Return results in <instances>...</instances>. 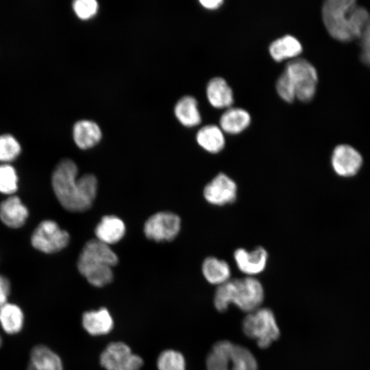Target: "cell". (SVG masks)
Masks as SVG:
<instances>
[{
  "instance_id": "obj_1",
  "label": "cell",
  "mask_w": 370,
  "mask_h": 370,
  "mask_svg": "<svg viewBox=\"0 0 370 370\" xmlns=\"http://www.w3.org/2000/svg\"><path fill=\"white\" fill-rule=\"evenodd\" d=\"M77 166L70 159H63L55 167L51 184L54 193L64 208L84 212L92 205L97 191V180L92 174L77 178Z\"/></svg>"
},
{
  "instance_id": "obj_2",
  "label": "cell",
  "mask_w": 370,
  "mask_h": 370,
  "mask_svg": "<svg viewBox=\"0 0 370 370\" xmlns=\"http://www.w3.org/2000/svg\"><path fill=\"white\" fill-rule=\"evenodd\" d=\"M321 12L328 32L341 42L358 39L370 14L353 0H328Z\"/></svg>"
},
{
  "instance_id": "obj_3",
  "label": "cell",
  "mask_w": 370,
  "mask_h": 370,
  "mask_svg": "<svg viewBox=\"0 0 370 370\" xmlns=\"http://www.w3.org/2000/svg\"><path fill=\"white\" fill-rule=\"evenodd\" d=\"M264 297L262 283L253 276H247L230 279L218 286L213 303L219 312H225L230 304H234L243 312L249 313L260 307Z\"/></svg>"
},
{
  "instance_id": "obj_4",
  "label": "cell",
  "mask_w": 370,
  "mask_h": 370,
  "mask_svg": "<svg viewBox=\"0 0 370 370\" xmlns=\"http://www.w3.org/2000/svg\"><path fill=\"white\" fill-rule=\"evenodd\" d=\"M117 263L118 257L109 245L92 239L84 245L79 256L77 269L91 285L102 287L112 281V267Z\"/></svg>"
},
{
  "instance_id": "obj_5",
  "label": "cell",
  "mask_w": 370,
  "mask_h": 370,
  "mask_svg": "<svg viewBox=\"0 0 370 370\" xmlns=\"http://www.w3.org/2000/svg\"><path fill=\"white\" fill-rule=\"evenodd\" d=\"M242 330L261 349L268 348L280 336L275 314L269 308L260 307L247 313L242 321Z\"/></svg>"
},
{
  "instance_id": "obj_6",
  "label": "cell",
  "mask_w": 370,
  "mask_h": 370,
  "mask_svg": "<svg viewBox=\"0 0 370 370\" xmlns=\"http://www.w3.org/2000/svg\"><path fill=\"white\" fill-rule=\"evenodd\" d=\"M299 101H310L317 89L318 75L314 66L307 60L296 58L288 61L284 70Z\"/></svg>"
},
{
  "instance_id": "obj_7",
  "label": "cell",
  "mask_w": 370,
  "mask_h": 370,
  "mask_svg": "<svg viewBox=\"0 0 370 370\" xmlns=\"http://www.w3.org/2000/svg\"><path fill=\"white\" fill-rule=\"evenodd\" d=\"M69 240V233L52 220H45L40 223L31 237L32 246L46 254L61 251L67 246Z\"/></svg>"
},
{
  "instance_id": "obj_8",
  "label": "cell",
  "mask_w": 370,
  "mask_h": 370,
  "mask_svg": "<svg viewBox=\"0 0 370 370\" xmlns=\"http://www.w3.org/2000/svg\"><path fill=\"white\" fill-rule=\"evenodd\" d=\"M99 362L106 370H139L143 360L126 343L117 341L106 346L100 354Z\"/></svg>"
},
{
  "instance_id": "obj_9",
  "label": "cell",
  "mask_w": 370,
  "mask_h": 370,
  "mask_svg": "<svg viewBox=\"0 0 370 370\" xmlns=\"http://www.w3.org/2000/svg\"><path fill=\"white\" fill-rule=\"evenodd\" d=\"M181 227L179 216L171 212H159L151 215L145 223L146 237L156 242L171 241L178 234Z\"/></svg>"
},
{
  "instance_id": "obj_10",
  "label": "cell",
  "mask_w": 370,
  "mask_h": 370,
  "mask_svg": "<svg viewBox=\"0 0 370 370\" xmlns=\"http://www.w3.org/2000/svg\"><path fill=\"white\" fill-rule=\"evenodd\" d=\"M362 164L363 158L360 153L349 145H338L332 151L331 166L340 177H351L356 175Z\"/></svg>"
},
{
  "instance_id": "obj_11",
  "label": "cell",
  "mask_w": 370,
  "mask_h": 370,
  "mask_svg": "<svg viewBox=\"0 0 370 370\" xmlns=\"http://www.w3.org/2000/svg\"><path fill=\"white\" fill-rule=\"evenodd\" d=\"M204 196L210 204L221 206L233 203L237 196V185L224 173H218L204 187Z\"/></svg>"
},
{
  "instance_id": "obj_12",
  "label": "cell",
  "mask_w": 370,
  "mask_h": 370,
  "mask_svg": "<svg viewBox=\"0 0 370 370\" xmlns=\"http://www.w3.org/2000/svg\"><path fill=\"white\" fill-rule=\"evenodd\" d=\"M268 252L263 247L253 250L238 248L234 252V259L239 271L248 276L261 273L268 262Z\"/></svg>"
},
{
  "instance_id": "obj_13",
  "label": "cell",
  "mask_w": 370,
  "mask_h": 370,
  "mask_svg": "<svg viewBox=\"0 0 370 370\" xmlns=\"http://www.w3.org/2000/svg\"><path fill=\"white\" fill-rule=\"evenodd\" d=\"M82 322L84 330L92 336L107 334L114 327L112 317L108 310L103 307L84 312Z\"/></svg>"
},
{
  "instance_id": "obj_14",
  "label": "cell",
  "mask_w": 370,
  "mask_h": 370,
  "mask_svg": "<svg viewBox=\"0 0 370 370\" xmlns=\"http://www.w3.org/2000/svg\"><path fill=\"white\" fill-rule=\"evenodd\" d=\"M28 217V210L17 196L11 195L0 204V219L11 228L22 227Z\"/></svg>"
},
{
  "instance_id": "obj_15",
  "label": "cell",
  "mask_w": 370,
  "mask_h": 370,
  "mask_svg": "<svg viewBox=\"0 0 370 370\" xmlns=\"http://www.w3.org/2000/svg\"><path fill=\"white\" fill-rule=\"evenodd\" d=\"M95 233L96 239L109 245L121 240L125 233V225L116 216L106 215L96 226Z\"/></svg>"
},
{
  "instance_id": "obj_16",
  "label": "cell",
  "mask_w": 370,
  "mask_h": 370,
  "mask_svg": "<svg viewBox=\"0 0 370 370\" xmlns=\"http://www.w3.org/2000/svg\"><path fill=\"white\" fill-rule=\"evenodd\" d=\"M73 136L79 148L87 149L98 144L101 138V130L92 121L80 120L73 125Z\"/></svg>"
},
{
  "instance_id": "obj_17",
  "label": "cell",
  "mask_w": 370,
  "mask_h": 370,
  "mask_svg": "<svg viewBox=\"0 0 370 370\" xmlns=\"http://www.w3.org/2000/svg\"><path fill=\"white\" fill-rule=\"evenodd\" d=\"M27 370H64L59 356L48 347L38 345L30 353V361Z\"/></svg>"
},
{
  "instance_id": "obj_18",
  "label": "cell",
  "mask_w": 370,
  "mask_h": 370,
  "mask_svg": "<svg viewBox=\"0 0 370 370\" xmlns=\"http://www.w3.org/2000/svg\"><path fill=\"white\" fill-rule=\"evenodd\" d=\"M206 95L210 103L217 108H228L234 101L232 88L221 77H213L208 82Z\"/></svg>"
},
{
  "instance_id": "obj_19",
  "label": "cell",
  "mask_w": 370,
  "mask_h": 370,
  "mask_svg": "<svg viewBox=\"0 0 370 370\" xmlns=\"http://www.w3.org/2000/svg\"><path fill=\"white\" fill-rule=\"evenodd\" d=\"M234 343L227 340L215 343L206 358L207 370H231V354Z\"/></svg>"
},
{
  "instance_id": "obj_20",
  "label": "cell",
  "mask_w": 370,
  "mask_h": 370,
  "mask_svg": "<svg viewBox=\"0 0 370 370\" xmlns=\"http://www.w3.org/2000/svg\"><path fill=\"white\" fill-rule=\"evenodd\" d=\"M201 269L205 279L213 285H221L231 279V269L228 263L216 257L206 258Z\"/></svg>"
},
{
  "instance_id": "obj_21",
  "label": "cell",
  "mask_w": 370,
  "mask_h": 370,
  "mask_svg": "<svg viewBox=\"0 0 370 370\" xmlns=\"http://www.w3.org/2000/svg\"><path fill=\"white\" fill-rule=\"evenodd\" d=\"M301 51L302 46L300 42L291 35L279 38L269 46V53L273 59L277 62L296 58Z\"/></svg>"
},
{
  "instance_id": "obj_22",
  "label": "cell",
  "mask_w": 370,
  "mask_h": 370,
  "mask_svg": "<svg viewBox=\"0 0 370 370\" xmlns=\"http://www.w3.org/2000/svg\"><path fill=\"white\" fill-rule=\"evenodd\" d=\"M251 122L247 111L239 108H230L225 111L220 118L222 131L230 134H236L245 130Z\"/></svg>"
},
{
  "instance_id": "obj_23",
  "label": "cell",
  "mask_w": 370,
  "mask_h": 370,
  "mask_svg": "<svg viewBox=\"0 0 370 370\" xmlns=\"http://www.w3.org/2000/svg\"><path fill=\"white\" fill-rule=\"evenodd\" d=\"M196 140L200 147L211 153L220 152L225 144L223 131L215 125L201 127L197 133Z\"/></svg>"
},
{
  "instance_id": "obj_24",
  "label": "cell",
  "mask_w": 370,
  "mask_h": 370,
  "mask_svg": "<svg viewBox=\"0 0 370 370\" xmlns=\"http://www.w3.org/2000/svg\"><path fill=\"white\" fill-rule=\"evenodd\" d=\"M177 119L186 127H194L201 123V118L196 99L187 95L180 98L174 108Z\"/></svg>"
},
{
  "instance_id": "obj_25",
  "label": "cell",
  "mask_w": 370,
  "mask_h": 370,
  "mask_svg": "<svg viewBox=\"0 0 370 370\" xmlns=\"http://www.w3.org/2000/svg\"><path fill=\"white\" fill-rule=\"evenodd\" d=\"M23 311L16 304L5 303L0 307V324L7 334L19 332L23 328Z\"/></svg>"
},
{
  "instance_id": "obj_26",
  "label": "cell",
  "mask_w": 370,
  "mask_h": 370,
  "mask_svg": "<svg viewBox=\"0 0 370 370\" xmlns=\"http://www.w3.org/2000/svg\"><path fill=\"white\" fill-rule=\"evenodd\" d=\"M258 362L252 352L243 345L234 344L231 370H258Z\"/></svg>"
},
{
  "instance_id": "obj_27",
  "label": "cell",
  "mask_w": 370,
  "mask_h": 370,
  "mask_svg": "<svg viewBox=\"0 0 370 370\" xmlns=\"http://www.w3.org/2000/svg\"><path fill=\"white\" fill-rule=\"evenodd\" d=\"M157 368L158 370H186V360L180 352L166 349L158 357Z\"/></svg>"
},
{
  "instance_id": "obj_28",
  "label": "cell",
  "mask_w": 370,
  "mask_h": 370,
  "mask_svg": "<svg viewBox=\"0 0 370 370\" xmlns=\"http://www.w3.org/2000/svg\"><path fill=\"white\" fill-rule=\"evenodd\" d=\"M21 152V145L14 136L10 134L0 135V162L8 164L14 160Z\"/></svg>"
},
{
  "instance_id": "obj_29",
  "label": "cell",
  "mask_w": 370,
  "mask_h": 370,
  "mask_svg": "<svg viewBox=\"0 0 370 370\" xmlns=\"http://www.w3.org/2000/svg\"><path fill=\"white\" fill-rule=\"evenodd\" d=\"M18 188V176L15 169L9 164L0 165V193L12 195Z\"/></svg>"
},
{
  "instance_id": "obj_30",
  "label": "cell",
  "mask_w": 370,
  "mask_h": 370,
  "mask_svg": "<svg viewBox=\"0 0 370 370\" xmlns=\"http://www.w3.org/2000/svg\"><path fill=\"white\" fill-rule=\"evenodd\" d=\"M72 7L79 18L87 20L97 14L99 4L95 0H76L73 2Z\"/></svg>"
},
{
  "instance_id": "obj_31",
  "label": "cell",
  "mask_w": 370,
  "mask_h": 370,
  "mask_svg": "<svg viewBox=\"0 0 370 370\" xmlns=\"http://www.w3.org/2000/svg\"><path fill=\"white\" fill-rule=\"evenodd\" d=\"M275 86L279 96L286 102L291 103L296 98L294 88L284 71L278 78Z\"/></svg>"
},
{
  "instance_id": "obj_32",
  "label": "cell",
  "mask_w": 370,
  "mask_h": 370,
  "mask_svg": "<svg viewBox=\"0 0 370 370\" xmlns=\"http://www.w3.org/2000/svg\"><path fill=\"white\" fill-rule=\"evenodd\" d=\"M360 60L370 67V14L360 36Z\"/></svg>"
},
{
  "instance_id": "obj_33",
  "label": "cell",
  "mask_w": 370,
  "mask_h": 370,
  "mask_svg": "<svg viewBox=\"0 0 370 370\" xmlns=\"http://www.w3.org/2000/svg\"><path fill=\"white\" fill-rule=\"evenodd\" d=\"M10 290L11 285L9 280L0 274V307L7 303Z\"/></svg>"
},
{
  "instance_id": "obj_34",
  "label": "cell",
  "mask_w": 370,
  "mask_h": 370,
  "mask_svg": "<svg viewBox=\"0 0 370 370\" xmlns=\"http://www.w3.org/2000/svg\"><path fill=\"white\" fill-rule=\"evenodd\" d=\"M199 3L201 5L208 10H216L223 3L222 0H201Z\"/></svg>"
},
{
  "instance_id": "obj_35",
  "label": "cell",
  "mask_w": 370,
  "mask_h": 370,
  "mask_svg": "<svg viewBox=\"0 0 370 370\" xmlns=\"http://www.w3.org/2000/svg\"><path fill=\"white\" fill-rule=\"evenodd\" d=\"M2 345V338H1V336H0V347Z\"/></svg>"
}]
</instances>
